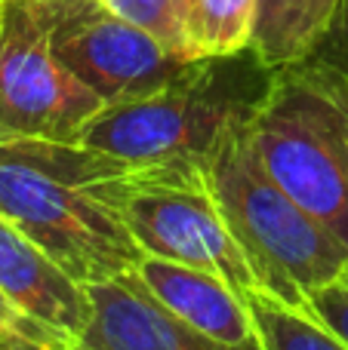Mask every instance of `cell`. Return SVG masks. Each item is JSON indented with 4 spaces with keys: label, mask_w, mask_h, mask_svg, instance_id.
<instances>
[{
    "label": "cell",
    "mask_w": 348,
    "mask_h": 350,
    "mask_svg": "<svg viewBox=\"0 0 348 350\" xmlns=\"http://www.w3.org/2000/svg\"><path fill=\"white\" fill-rule=\"evenodd\" d=\"M250 114L228 123L207 154V185L259 292L308 310V295L348 271V246L269 175L253 145Z\"/></svg>",
    "instance_id": "cell-1"
},
{
    "label": "cell",
    "mask_w": 348,
    "mask_h": 350,
    "mask_svg": "<svg viewBox=\"0 0 348 350\" xmlns=\"http://www.w3.org/2000/svg\"><path fill=\"white\" fill-rule=\"evenodd\" d=\"M250 135L271 178L348 246V74L321 55L277 68Z\"/></svg>",
    "instance_id": "cell-2"
},
{
    "label": "cell",
    "mask_w": 348,
    "mask_h": 350,
    "mask_svg": "<svg viewBox=\"0 0 348 350\" xmlns=\"http://www.w3.org/2000/svg\"><path fill=\"white\" fill-rule=\"evenodd\" d=\"M271 74L253 49L222 59H195L148 96L102 105L71 142L133 163H207V154L228 123L250 114L265 96Z\"/></svg>",
    "instance_id": "cell-3"
},
{
    "label": "cell",
    "mask_w": 348,
    "mask_h": 350,
    "mask_svg": "<svg viewBox=\"0 0 348 350\" xmlns=\"http://www.w3.org/2000/svg\"><path fill=\"white\" fill-rule=\"evenodd\" d=\"M0 215L84 286L127 277L145 258L114 206L12 145H0Z\"/></svg>",
    "instance_id": "cell-4"
},
{
    "label": "cell",
    "mask_w": 348,
    "mask_h": 350,
    "mask_svg": "<svg viewBox=\"0 0 348 350\" xmlns=\"http://www.w3.org/2000/svg\"><path fill=\"white\" fill-rule=\"evenodd\" d=\"M40 0H0V145L71 142L102 98L62 68Z\"/></svg>",
    "instance_id": "cell-5"
},
{
    "label": "cell",
    "mask_w": 348,
    "mask_h": 350,
    "mask_svg": "<svg viewBox=\"0 0 348 350\" xmlns=\"http://www.w3.org/2000/svg\"><path fill=\"white\" fill-rule=\"evenodd\" d=\"M55 59L105 105L139 98L166 86L188 59L166 49L154 34L111 12L102 0L53 16Z\"/></svg>",
    "instance_id": "cell-6"
},
{
    "label": "cell",
    "mask_w": 348,
    "mask_h": 350,
    "mask_svg": "<svg viewBox=\"0 0 348 350\" xmlns=\"http://www.w3.org/2000/svg\"><path fill=\"white\" fill-rule=\"evenodd\" d=\"M86 289L92 320L77 350H228L166 310L136 271Z\"/></svg>",
    "instance_id": "cell-7"
},
{
    "label": "cell",
    "mask_w": 348,
    "mask_h": 350,
    "mask_svg": "<svg viewBox=\"0 0 348 350\" xmlns=\"http://www.w3.org/2000/svg\"><path fill=\"white\" fill-rule=\"evenodd\" d=\"M136 273L166 310L207 338L228 350H265L247 301L225 280L154 255H145Z\"/></svg>",
    "instance_id": "cell-8"
},
{
    "label": "cell",
    "mask_w": 348,
    "mask_h": 350,
    "mask_svg": "<svg viewBox=\"0 0 348 350\" xmlns=\"http://www.w3.org/2000/svg\"><path fill=\"white\" fill-rule=\"evenodd\" d=\"M0 289L43 326L77 341L92 320L90 289L0 215Z\"/></svg>",
    "instance_id": "cell-9"
},
{
    "label": "cell",
    "mask_w": 348,
    "mask_h": 350,
    "mask_svg": "<svg viewBox=\"0 0 348 350\" xmlns=\"http://www.w3.org/2000/svg\"><path fill=\"white\" fill-rule=\"evenodd\" d=\"M345 0H259L253 55L269 71L306 62L330 34Z\"/></svg>",
    "instance_id": "cell-10"
},
{
    "label": "cell",
    "mask_w": 348,
    "mask_h": 350,
    "mask_svg": "<svg viewBox=\"0 0 348 350\" xmlns=\"http://www.w3.org/2000/svg\"><path fill=\"white\" fill-rule=\"evenodd\" d=\"M259 0H185V55L222 59L250 49Z\"/></svg>",
    "instance_id": "cell-11"
},
{
    "label": "cell",
    "mask_w": 348,
    "mask_h": 350,
    "mask_svg": "<svg viewBox=\"0 0 348 350\" xmlns=\"http://www.w3.org/2000/svg\"><path fill=\"white\" fill-rule=\"evenodd\" d=\"M244 301L256 320L265 350H348L345 341L314 320L308 310L290 308L259 289H253Z\"/></svg>",
    "instance_id": "cell-12"
},
{
    "label": "cell",
    "mask_w": 348,
    "mask_h": 350,
    "mask_svg": "<svg viewBox=\"0 0 348 350\" xmlns=\"http://www.w3.org/2000/svg\"><path fill=\"white\" fill-rule=\"evenodd\" d=\"M102 3L121 18L154 34L166 49L188 59L185 55V0H102Z\"/></svg>",
    "instance_id": "cell-13"
},
{
    "label": "cell",
    "mask_w": 348,
    "mask_h": 350,
    "mask_svg": "<svg viewBox=\"0 0 348 350\" xmlns=\"http://www.w3.org/2000/svg\"><path fill=\"white\" fill-rule=\"evenodd\" d=\"M0 350H77V341L28 317L0 289Z\"/></svg>",
    "instance_id": "cell-14"
},
{
    "label": "cell",
    "mask_w": 348,
    "mask_h": 350,
    "mask_svg": "<svg viewBox=\"0 0 348 350\" xmlns=\"http://www.w3.org/2000/svg\"><path fill=\"white\" fill-rule=\"evenodd\" d=\"M308 314L348 345V271L339 280H333L330 286L314 289L308 295Z\"/></svg>",
    "instance_id": "cell-15"
},
{
    "label": "cell",
    "mask_w": 348,
    "mask_h": 350,
    "mask_svg": "<svg viewBox=\"0 0 348 350\" xmlns=\"http://www.w3.org/2000/svg\"><path fill=\"white\" fill-rule=\"evenodd\" d=\"M314 55L333 62V65L343 68V71L348 74V0L343 3V10H339V16H336V22H333L330 34L324 37V43L318 46V53H314Z\"/></svg>",
    "instance_id": "cell-16"
},
{
    "label": "cell",
    "mask_w": 348,
    "mask_h": 350,
    "mask_svg": "<svg viewBox=\"0 0 348 350\" xmlns=\"http://www.w3.org/2000/svg\"><path fill=\"white\" fill-rule=\"evenodd\" d=\"M43 10L49 12V18L59 16V12H68V10H77V6H86L92 3V0H40Z\"/></svg>",
    "instance_id": "cell-17"
}]
</instances>
